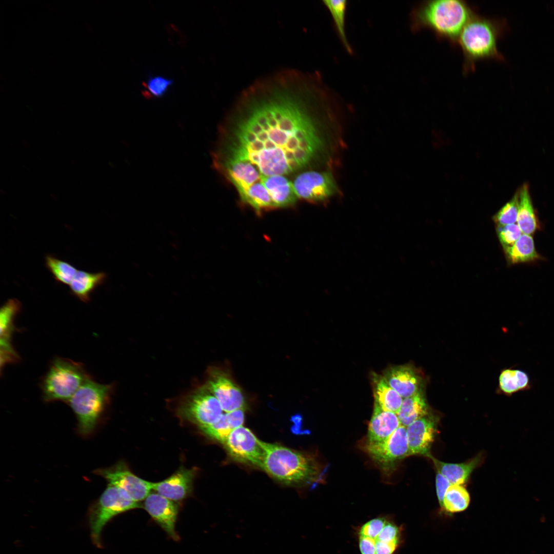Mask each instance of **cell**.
<instances>
[{
  "instance_id": "1",
  "label": "cell",
  "mask_w": 554,
  "mask_h": 554,
  "mask_svg": "<svg viewBox=\"0 0 554 554\" xmlns=\"http://www.w3.org/2000/svg\"><path fill=\"white\" fill-rule=\"evenodd\" d=\"M242 94L228 159L251 163L263 176L284 175L306 166L324 148L318 116L331 109L334 97L320 75L283 71Z\"/></svg>"
},
{
  "instance_id": "2",
  "label": "cell",
  "mask_w": 554,
  "mask_h": 554,
  "mask_svg": "<svg viewBox=\"0 0 554 554\" xmlns=\"http://www.w3.org/2000/svg\"><path fill=\"white\" fill-rule=\"evenodd\" d=\"M477 13V8L465 1H425L412 9L410 29L413 32L429 29L439 40L456 46L463 28Z\"/></svg>"
},
{
  "instance_id": "3",
  "label": "cell",
  "mask_w": 554,
  "mask_h": 554,
  "mask_svg": "<svg viewBox=\"0 0 554 554\" xmlns=\"http://www.w3.org/2000/svg\"><path fill=\"white\" fill-rule=\"evenodd\" d=\"M508 30L504 18L474 14L463 28L457 41L463 55L462 72L465 75L475 71L478 62L485 60L504 61L498 48L499 39Z\"/></svg>"
},
{
  "instance_id": "4",
  "label": "cell",
  "mask_w": 554,
  "mask_h": 554,
  "mask_svg": "<svg viewBox=\"0 0 554 554\" xmlns=\"http://www.w3.org/2000/svg\"><path fill=\"white\" fill-rule=\"evenodd\" d=\"M263 447L261 468L276 480L298 484L311 481L316 475L317 466L310 456L276 444L263 442Z\"/></svg>"
},
{
  "instance_id": "5",
  "label": "cell",
  "mask_w": 554,
  "mask_h": 554,
  "mask_svg": "<svg viewBox=\"0 0 554 554\" xmlns=\"http://www.w3.org/2000/svg\"><path fill=\"white\" fill-rule=\"evenodd\" d=\"M90 375L84 365L71 360L56 358L42 378L40 386L46 402H68Z\"/></svg>"
},
{
  "instance_id": "6",
  "label": "cell",
  "mask_w": 554,
  "mask_h": 554,
  "mask_svg": "<svg viewBox=\"0 0 554 554\" xmlns=\"http://www.w3.org/2000/svg\"><path fill=\"white\" fill-rule=\"evenodd\" d=\"M111 390L110 385L98 383L90 377L69 400L81 434L87 436L93 432L108 402Z\"/></svg>"
},
{
  "instance_id": "7",
  "label": "cell",
  "mask_w": 554,
  "mask_h": 554,
  "mask_svg": "<svg viewBox=\"0 0 554 554\" xmlns=\"http://www.w3.org/2000/svg\"><path fill=\"white\" fill-rule=\"evenodd\" d=\"M124 491L110 484L88 509L87 518L93 544L102 548L101 534L105 525L114 517L131 509L141 508Z\"/></svg>"
},
{
  "instance_id": "8",
  "label": "cell",
  "mask_w": 554,
  "mask_h": 554,
  "mask_svg": "<svg viewBox=\"0 0 554 554\" xmlns=\"http://www.w3.org/2000/svg\"><path fill=\"white\" fill-rule=\"evenodd\" d=\"M361 554H394L402 542V528L389 517L372 519L357 531Z\"/></svg>"
},
{
  "instance_id": "9",
  "label": "cell",
  "mask_w": 554,
  "mask_h": 554,
  "mask_svg": "<svg viewBox=\"0 0 554 554\" xmlns=\"http://www.w3.org/2000/svg\"><path fill=\"white\" fill-rule=\"evenodd\" d=\"M220 403L206 384L186 397L177 409L178 414L200 429L216 422L223 414Z\"/></svg>"
},
{
  "instance_id": "10",
  "label": "cell",
  "mask_w": 554,
  "mask_h": 554,
  "mask_svg": "<svg viewBox=\"0 0 554 554\" xmlns=\"http://www.w3.org/2000/svg\"><path fill=\"white\" fill-rule=\"evenodd\" d=\"M292 185L298 198L308 201H324L338 191L336 181L329 171H309L298 175Z\"/></svg>"
},
{
  "instance_id": "11",
  "label": "cell",
  "mask_w": 554,
  "mask_h": 554,
  "mask_svg": "<svg viewBox=\"0 0 554 554\" xmlns=\"http://www.w3.org/2000/svg\"><path fill=\"white\" fill-rule=\"evenodd\" d=\"M95 472L105 478L108 484L122 489L136 502L144 500L152 491L153 482L135 475L123 462L97 469Z\"/></svg>"
},
{
  "instance_id": "12",
  "label": "cell",
  "mask_w": 554,
  "mask_h": 554,
  "mask_svg": "<svg viewBox=\"0 0 554 554\" xmlns=\"http://www.w3.org/2000/svg\"><path fill=\"white\" fill-rule=\"evenodd\" d=\"M263 442L249 429L241 426L233 429L223 444L235 459L261 468L264 452Z\"/></svg>"
},
{
  "instance_id": "13",
  "label": "cell",
  "mask_w": 554,
  "mask_h": 554,
  "mask_svg": "<svg viewBox=\"0 0 554 554\" xmlns=\"http://www.w3.org/2000/svg\"><path fill=\"white\" fill-rule=\"evenodd\" d=\"M206 385L220 403L223 411L245 409L246 401L241 389L222 370H209Z\"/></svg>"
},
{
  "instance_id": "14",
  "label": "cell",
  "mask_w": 554,
  "mask_h": 554,
  "mask_svg": "<svg viewBox=\"0 0 554 554\" xmlns=\"http://www.w3.org/2000/svg\"><path fill=\"white\" fill-rule=\"evenodd\" d=\"M366 447L374 461L385 465L410 456L406 427L401 425L386 440L367 443Z\"/></svg>"
},
{
  "instance_id": "15",
  "label": "cell",
  "mask_w": 554,
  "mask_h": 554,
  "mask_svg": "<svg viewBox=\"0 0 554 554\" xmlns=\"http://www.w3.org/2000/svg\"><path fill=\"white\" fill-rule=\"evenodd\" d=\"M143 507L170 538L180 539L175 528L179 510L176 502L152 491L144 500Z\"/></svg>"
},
{
  "instance_id": "16",
  "label": "cell",
  "mask_w": 554,
  "mask_h": 554,
  "mask_svg": "<svg viewBox=\"0 0 554 554\" xmlns=\"http://www.w3.org/2000/svg\"><path fill=\"white\" fill-rule=\"evenodd\" d=\"M195 468H179L167 479L153 482L152 491L177 502L188 498L192 492Z\"/></svg>"
},
{
  "instance_id": "17",
  "label": "cell",
  "mask_w": 554,
  "mask_h": 554,
  "mask_svg": "<svg viewBox=\"0 0 554 554\" xmlns=\"http://www.w3.org/2000/svg\"><path fill=\"white\" fill-rule=\"evenodd\" d=\"M437 427L435 418L430 414L415 421L406 427L410 456H430V449L434 439Z\"/></svg>"
},
{
  "instance_id": "18",
  "label": "cell",
  "mask_w": 554,
  "mask_h": 554,
  "mask_svg": "<svg viewBox=\"0 0 554 554\" xmlns=\"http://www.w3.org/2000/svg\"><path fill=\"white\" fill-rule=\"evenodd\" d=\"M383 376L403 399L416 394L421 390V377L410 366L391 367L386 370Z\"/></svg>"
},
{
  "instance_id": "19",
  "label": "cell",
  "mask_w": 554,
  "mask_h": 554,
  "mask_svg": "<svg viewBox=\"0 0 554 554\" xmlns=\"http://www.w3.org/2000/svg\"><path fill=\"white\" fill-rule=\"evenodd\" d=\"M225 170L230 181L236 189L240 196L249 188L261 181L262 175L251 163L244 161L228 159L225 164Z\"/></svg>"
},
{
  "instance_id": "20",
  "label": "cell",
  "mask_w": 554,
  "mask_h": 554,
  "mask_svg": "<svg viewBox=\"0 0 554 554\" xmlns=\"http://www.w3.org/2000/svg\"><path fill=\"white\" fill-rule=\"evenodd\" d=\"M400 425L397 413L383 410L374 404L373 413L368 426L367 443H377L386 440Z\"/></svg>"
},
{
  "instance_id": "21",
  "label": "cell",
  "mask_w": 554,
  "mask_h": 554,
  "mask_svg": "<svg viewBox=\"0 0 554 554\" xmlns=\"http://www.w3.org/2000/svg\"><path fill=\"white\" fill-rule=\"evenodd\" d=\"M261 181L267 189L275 208L290 206L296 202L298 197L292 183L284 175L262 176Z\"/></svg>"
},
{
  "instance_id": "22",
  "label": "cell",
  "mask_w": 554,
  "mask_h": 554,
  "mask_svg": "<svg viewBox=\"0 0 554 554\" xmlns=\"http://www.w3.org/2000/svg\"><path fill=\"white\" fill-rule=\"evenodd\" d=\"M22 308L21 302L16 299L8 300L0 310L1 351L14 353L16 351L11 344V338L16 328L14 320Z\"/></svg>"
},
{
  "instance_id": "23",
  "label": "cell",
  "mask_w": 554,
  "mask_h": 554,
  "mask_svg": "<svg viewBox=\"0 0 554 554\" xmlns=\"http://www.w3.org/2000/svg\"><path fill=\"white\" fill-rule=\"evenodd\" d=\"M374 404L383 410L397 413L403 398L387 382L383 375L372 373L371 376Z\"/></svg>"
},
{
  "instance_id": "24",
  "label": "cell",
  "mask_w": 554,
  "mask_h": 554,
  "mask_svg": "<svg viewBox=\"0 0 554 554\" xmlns=\"http://www.w3.org/2000/svg\"><path fill=\"white\" fill-rule=\"evenodd\" d=\"M245 409L225 412L214 423L201 430L209 438L222 444L227 436L234 429L243 426Z\"/></svg>"
},
{
  "instance_id": "25",
  "label": "cell",
  "mask_w": 554,
  "mask_h": 554,
  "mask_svg": "<svg viewBox=\"0 0 554 554\" xmlns=\"http://www.w3.org/2000/svg\"><path fill=\"white\" fill-rule=\"evenodd\" d=\"M105 272H89L77 270L69 286L72 294L81 301L87 303L90 300L93 291L105 281Z\"/></svg>"
},
{
  "instance_id": "26",
  "label": "cell",
  "mask_w": 554,
  "mask_h": 554,
  "mask_svg": "<svg viewBox=\"0 0 554 554\" xmlns=\"http://www.w3.org/2000/svg\"><path fill=\"white\" fill-rule=\"evenodd\" d=\"M429 457L438 472L444 476L450 484L462 485L466 483L480 461V458L477 457L466 463H449L439 461L431 455Z\"/></svg>"
},
{
  "instance_id": "27",
  "label": "cell",
  "mask_w": 554,
  "mask_h": 554,
  "mask_svg": "<svg viewBox=\"0 0 554 554\" xmlns=\"http://www.w3.org/2000/svg\"><path fill=\"white\" fill-rule=\"evenodd\" d=\"M517 224L523 234L531 235L539 228L538 219L530 196L528 187L526 184L523 185L519 192V209Z\"/></svg>"
},
{
  "instance_id": "28",
  "label": "cell",
  "mask_w": 554,
  "mask_h": 554,
  "mask_svg": "<svg viewBox=\"0 0 554 554\" xmlns=\"http://www.w3.org/2000/svg\"><path fill=\"white\" fill-rule=\"evenodd\" d=\"M401 425L405 427L429 414V407L422 390L411 397L403 399L397 413Z\"/></svg>"
},
{
  "instance_id": "29",
  "label": "cell",
  "mask_w": 554,
  "mask_h": 554,
  "mask_svg": "<svg viewBox=\"0 0 554 554\" xmlns=\"http://www.w3.org/2000/svg\"><path fill=\"white\" fill-rule=\"evenodd\" d=\"M504 250L509 262L513 264L533 262L541 258L531 235L522 233L512 246Z\"/></svg>"
},
{
  "instance_id": "30",
  "label": "cell",
  "mask_w": 554,
  "mask_h": 554,
  "mask_svg": "<svg viewBox=\"0 0 554 554\" xmlns=\"http://www.w3.org/2000/svg\"><path fill=\"white\" fill-rule=\"evenodd\" d=\"M499 384L500 390L508 395L528 390L532 387L528 373L519 369L503 370L499 376Z\"/></svg>"
},
{
  "instance_id": "31",
  "label": "cell",
  "mask_w": 554,
  "mask_h": 554,
  "mask_svg": "<svg viewBox=\"0 0 554 554\" xmlns=\"http://www.w3.org/2000/svg\"><path fill=\"white\" fill-rule=\"evenodd\" d=\"M333 21L339 37L346 51L353 53L352 48L348 40L346 32V1H323Z\"/></svg>"
},
{
  "instance_id": "32",
  "label": "cell",
  "mask_w": 554,
  "mask_h": 554,
  "mask_svg": "<svg viewBox=\"0 0 554 554\" xmlns=\"http://www.w3.org/2000/svg\"><path fill=\"white\" fill-rule=\"evenodd\" d=\"M240 197L243 202L251 206L258 212L275 208L267 189L261 181L251 186Z\"/></svg>"
},
{
  "instance_id": "33",
  "label": "cell",
  "mask_w": 554,
  "mask_h": 554,
  "mask_svg": "<svg viewBox=\"0 0 554 554\" xmlns=\"http://www.w3.org/2000/svg\"><path fill=\"white\" fill-rule=\"evenodd\" d=\"M470 496L461 485L451 484L447 489L442 506L448 512L456 513L465 510L469 506Z\"/></svg>"
},
{
  "instance_id": "34",
  "label": "cell",
  "mask_w": 554,
  "mask_h": 554,
  "mask_svg": "<svg viewBox=\"0 0 554 554\" xmlns=\"http://www.w3.org/2000/svg\"><path fill=\"white\" fill-rule=\"evenodd\" d=\"M45 265L55 280L64 285H70L78 270L68 262L51 255L46 256Z\"/></svg>"
},
{
  "instance_id": "35",
  "label": "cell",
  "mask_w": 554,
  "mask_h": 554,
  "mask_svg": "<svg viewBox=\"0 0 554 554\" xmlns=\"http://www.w3.org/2000/svg\"><path fill=\"white\" fill-rule=\"evenodd\" d=\"M172 83V79L164 76H151L144 83L145 88L144 94L148 98L162 97L167 92Z\"/></svg>"
},
{
  "instance_id": "36",
  "label": "cell",
  "mask_w": 554,
  "mask_h": 554,
  "mask_svg": "<svg viewBox=\"0 0 554 554\" xmlns=\"http://www.w3.org/2000/svg\"><path fill=\"white\" fill-rule=\"evenodd\" d=\"M519 209V192L507 203L496 214L495 222L498 225L515 224L517 221Z\"/></svg>"
},
{
  "instance_id": "37",
  "label": "cell",
  "mask_w": 554,
  "mask_h": 554,
  "mask_svg": "<svg viewBox=\"0 0 554 554\" xmlns=\"http://www.w3.org/2000/svg\"><path fill=\"white\" fill-rule=\"evenodd\" d=\"M497 232L499 241L505 249L512 246L522 234L517 224L498 225Z\"/></svg>"
},
{
  "instance_id": "38",
  "label": "cell",
  "mask_w": 554,
  "mask_h": 554,
  "mask_svg": "<svg viewBox=\"0 0 554 554\" xmlns=\"http://www.w3.org/2000/svg\"><path fill=\"white\" fill-rule=\"evenodd\" d=\"M449 481L440 472L436 475V486L437 497L441 506H442L446 492L450 485Z\"/></svg>"
}]
</instances>
